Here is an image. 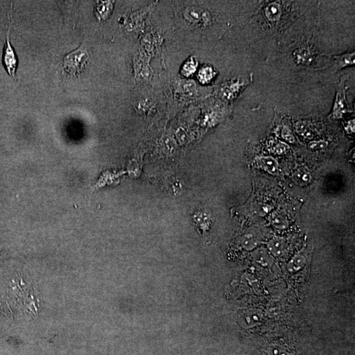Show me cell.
<instances>
[{
    "label": "cell",
    "instance_id": "6da1fadb",
    "mask_svg": "<svg viewBox=\"0 0 355 355\" xmlns=\"http://www.w3.org/2000/svg\"><path fill=\"white\" fill-rule=\"evenodd\" d=\"M258 10L252 16L251 22L256 32L263 37H283L288 29H294L299 21L300 9L303 2L261 1ZM284 39V37H283Z\"/></svg>",
    "mask_w": 355,
    "mask_h": 355
},
{
    "label": "cell",
    "instance_id": "7a4b0ae2",
    "mask_svg": "<svg viewBox=\"0 0 355 355\" xmlns=\"http://www.w3.org/2000/svg\"><path fill=\"white\" fill-rule=\"evenodd\" d=\"M310 39L311 37H303L295 43V45L290 46L289 50L286 52L289 51L290 59L299 68L321 69V58L329 55L319 51Z\"/></svg>",
    "mask_w": 355,
    "mask_h": 355
},
{
    "label": "cell",
    "instance_id": "3957f363",
    "mask_svg": "<svg viewBox=\"0 0 355 355\" xmlns=\"http://www.w3.org/2000/svg\"><path fill=\"white\" fill-rule=\"evenodd\" d=\"M89 60L88 51L82 44L79 48L67 54L62 60L63 70L73 76L80 75L86 66Z\"/></svg>",
    "mask_w": 355,
    "mask_h": 355
},
{
    "label": "cell",
    "instance_id": "277c9868",
    "mask_svg": "<svg viewBox=\"0 0 355 355\" xmlns=\"http://www.w3.org/2000/svg\"><path fill=\"white\" fill-rule=\"evenodd\" d=\"M349 76L345 75L341 77L336 88V97H335L334 106L331 116L335 119H341L346 113L351 112L349 109L347 100V89L346 81Z\"/></svg>",
    "mask_w": 355,
    "mask_h": 355
},
{
    "label": "cell",
    "instance_id": "5b68a950",
    "mask_svg": "<svg viewBox=\"0 0 355 355\" xmlns=\"http://www.w3.org/2000/svg\"><path fill=\"white\" fill-rule=\"evenodd\" d=\"M10 28V26H9L8 33H7L6 43L4 47L2 60V64H3L7 72L11 77H15L18 64V59L14 49H13L12 44L10 43V37H9Z\"/></svg>",
    "mask_w": 355,
    "mask_h": 355
},
{
    "label": "cell",
    "instance_id": "8992f818",
    "mask_svg": "<svg viewBox=\"0 0 355 355\" xmlns=\"http://www.w3.org/2000/svg\"><path fill=\"white\" fill-rule=\"evenodd\" d=\"M253 74L245 77L239 78V79L232 81L231 83L228 84L222 89V93L225 98L229 100L234 99L242 91L243 89L246 88L248 85L253 82Z\"/></svg>",
    "mask_w": 355,
    "mask_h": 355
},
{
    "label": "cell",
    "instance_id": "52a82bcc",
    "mask_svg": "<svg viewBox=\"0 0 355 355\" xmlns=\"http://www.w3.org/2000/svg\"><path fill=\"white\" fill-rule=\"evenodd\" d=\"M268 249L270 253L276 257H282L286 255L289 251V247L286 241L279 237H276L270 241L268 243Z\"/></svg>",
    "mask_w": 355,
    "mask_h": 355
},
{
    "label": "cell",
    "instance_id": "ba28073f",
    "mask_svg": "<svg viewBox=\"0 0 355 355\" xmlns=\"http://www.w3.org/2000/svg\"><path fill=\"white\" fill-rule=\"evenodd\" d=\"M256 164L259 168L264 170L272 175H278L279 174L278 163L273 157H259L256 159Z\"/></svg>",
    "mask_w": 355,
    "mask_h": 355
},
{
    "label": "cell",
    "instance_id": "9c48e42d",
    "mask_svg": "<svg viewBox=\"0 0 355 355\" xmlns=\"http://www.w3.org/2000/svg\"><path fill=\"white\" fill-rule=\"evenodd\" d=\"M334 59L336 71L341 70L347 67L354 66L355 63V53H345L339 55H334L332 57Z\"/></svg>",
    "mask_w": 355,
    "mask_h": 355
},
{
    "label": "cell",
    "instance_id": "30bf717a",
    "mask_svg": "<svg viewBox=\"0 0 355 355\" xmlns=\"http://www.w3.org/2000/svg\"><path fill=\"white\" fill-rule=\"evenodd\" d=\"M297 133L307 140L313 139L316 135V128L314 125L309 122L299 120L295 125Z\"/></svg>",
    "mask_w": 355,
    "mask_h": 355
},
{
    "label": "cell",
    "instance_id": "8fae6325",
    "mask_svg": "<svg viewBox=\"0 0 355 355\" xmlns=\"http://www.w3.org/2000/svg\"><path fill=\"white\" fill-rule=\"evenodd\" d=\"M253 256L256 262L263 267H269L274 261L271 253L262 247L256 249L253 253Z\"/></svg>",
    "mask_w": 355,
    "mask_h": 355
},
{
    "label": "cell",
    "instance_id": "7c38bea8",
    "mask_svg": "<svg viewBox=\"0 0 355 355\" xmlns=\"http://www.w3.org/2000/svg\"><path fill=\"white\" fill-rule=\"evenodd\" d=\"M260 240L258 236L255 234H253V232L245 234L242 237L240 240L241 245L243 249L247 250V251L255 249L260 244Z\"/></svg>",
    "mask_w": 355,
    "mask_h": 355
},
{
    "label": "cell",
    "instance_id": "4fadbf2b",
    "mask_svg": "<svg viewBox=\"0 0 355 355\" xmlns=\"http://www.w3.org/2000/svg\"><path fill=\"white\" fill-rule=\"evenodd\" d=\"M269 222L276 229H286L289 225V222L286 218L278 212H273L269 216Z\"/></svg>",
    "mask_w": 355,
    "mask_h": 355
},
{
    "label": "cell",
    "instance_id": "5bb4252c",
    "mask_svg": "<svg viewBox=\"0 0 355 355\" xmlns=\"http://www.w3.org/2000/svg\"><path fill=\"white\" fill-rule=\"evenodd\" d=\"M306 264V258L302 254H297L288 263L287 269L290 272H298Z\"/></svg>",
    "mask_w": 355,
    "mask_h": 355
},
{
    "label": "cell",
    "instance_id": "9a60e30c",
    "mask_svg": "<svg viewBox=\"0 0 355 355\" xmlns=\"http://www.w3.org/2000/svg\"><path fill=\"white\" fill-rule=\"evenodd\" d=\"M216 72L211 66H207L200 69L198 79L203 84L210 83L215 77Z\"/></svg>",
    "mask_w": 355,
    "mask_h": 355
},
{
    "label": "cell",
    "instance_id": "2e32d148",
    "mask_svg": "<svg viewBox=\"0 0 355 355\" xmlns=\"http://www.w3.org/2000/svg\"><path fill=\"white\" fill-rule=\"evenodd\" d=\"M295 179L301 185L307 184L311 181V175L306 171H298L294 175Z\"/></svg>",
    "mask_w": 355,
    "mask_h": 355
},
{
    "label": "cell",
    "instance_id": "e0dca14e",
    "mask_svg": "<svg viewBox=\"0 0 355 355\" xmlns=\"http://www.w3.org/2000/svg\"><path fill=\"white\" fill-rule=\"evenodd\" d=\"M197 61L191 58L184 64L182 68V73L186 76L191 75V74L195 72L196 69H197Z\"/></svg>",
    "mask_w": 355,
    "mask_h": 355
},
{
    "label": "cell",
    "instance_id": "ac0fdd59",
    "mask_svg": "<svg viewBox=\"0 0 355 355\" xmlns=\"http://www.w3.org/2000/svg\"><path fill=\"white\" fill-rule=\"evenodd\" d=\"M281 136L283 140L290 144H294L296 142V138H295L291 129L287 125H283L281 129Z\"/></svg>",
    "mask_w": 355,
    "mask_h": 355
},
{
    "label": "cell",
    "instance_id": "d6986e66",
    "mask_svg": "<svg viewBox=\"0 0 355 355\" xmlns=\"http://www.w3.org/2000/svg\"><path fill=\"white\" fill-rule=\"evenodd\" d=\"M289 146H288L286 143L281 141L275 143L274 146H272L271 147L272 152L278 154V155H282V154L287 153L289 150Z\"/></svg>",
    "mask_w": 355,
    "mask_h": 355
},
{
    "label": "cell",
    "instance_id": "ffe728a7",
    "mask_svg": "<svg viewBox=\"0 0 355 355\" xmlns=\"http://www.w3.org/2000/svg\"><path fill=\"white\" fill-rule=\"evenodd\" d=\"M328 146V142L325 140L312 141L309 144V148L311 150H322Z\"/></svg>",
    "mask_w": 355,
    "mask_h": 355
},
{
    "label": "cell",
    "instance_id": "44dd1931",
    "mask_svg": "<svg viewBox=\"0 0 355 355\" xmlns=\"http://www.w3.org/2000/svg\"><path fill=\"white\" fill-rule=\"evenodd\" d=\"M260 320V316L257 314L254 313L250 314L249 315H246L244 317V321L245 325L253 327L255 325L258 321Z\"/></svg>",
    "mask_w": 355,
    "mask_h": 355
},
{
    "label": "cell",
    "instance_id": "7402d4cb",
    "mask_svg": "<svg viewBox=\"0 0 355 355\" xmlns=\"http://www.w3.org/2000/svg\"><path fill=\"white\" fill-rule=\"evenodd\" d=\"M269 355H289V354L282 348L274 346L270 349Z\"/></svg>",
    "mask_w": 355,
    "mask_h": 355
},
{
    "label": "cell",
    "instance_id": "603a6c76",
    "mask_svg": "<svg viewBox=\"0 0 355 355\" xmlns=\"http://www.w3.org/2000/svg\"><path fill=\"white\" fill-rule=\"evenodd\" d=\"M345 131L347 132L348 135H353L355 131V120H350L348 121L347 125L345 127Z\"/></svg>",
    "mask_w": 355,
    "mask_h": 355
}]
</instances>
